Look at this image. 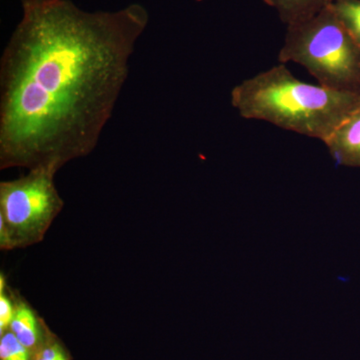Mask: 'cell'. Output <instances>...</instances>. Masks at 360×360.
<instances>
[{"instance_id": "10", "label": "cell", "mask_w": 360, "mask_h": 360, "mask_svg": "<svg viewBox=\"0 0 360 360\" xmlns=\"http://www.w3.org/2000/svg\"><path fill=\"white\" fill-rule=\"evenodd\" d=\"M14 310V298L13 290L7 286L6 276L0 274V335L9 330L13 322Z\"/></svg>"}, {"instance_id": "5", "label": "cell", "mask_w": 360, "mask_h": 360, "mask_svg": "<svg viewBox=\"0 0 360 360\" xmlns=\"http://www.w3.org/2000/svg\"><path fill=\"white\" fill-rule=\"evenodd\" d=\"M324 144L338 165L360 167V108L354 111Z\"/></svg>"}, {"instance_id": "7", "label": "cell", "mask_w": 360, "mask_h": 360, "mask_svg": "<svg viewBox=\"0 0 360 360\" xmlns=\"http://www.w3.org/2000/svg\"><path fill=\"white\" fill-rule=\"evenodd\" d=\"M274 7L279 18L288 26L296 25L314 18L336 0H264Z\"/></svg>"}, {"instance_id": "11", "label": "cell", "mask_w": 360, "mask_h": 360, "mask_svg": "<svg viewBox=\"0 0 360 360\" xmlns=\"http://www.w3.org/2000/svg\"><path fill=\"white\" fill-rule=\"evenodd\" d=\"M33 360H71L65 345L51 330L41 347L33 354Z\"/></svg>"}, {"instance_id": "2", "label": "cell", "mask_w": 360, "mask_h": 360, "mask_svg": "<svg viewBox=\"0 0 360 360\" xmlns=\"http://www.w3.org/2000/svg\"><path fill=\"white\" fill-rule=\"evenodd\" d=\"M231 101L245 120H264L323 143L360 108V94L303 82L283 63L236 85Z\"/></svg>"}, {"instance_id": "9", "label": "cell", "mask_w": 360, "mask_h": 360, "mask_svg": "<svg viewBox=\"0 0 360 360\" xmlns=\"http://www.w3.org/2000/svg\"><path fill=\"white\" fill-rule=\"evenodd\" d=\"M0 338V360H33V354L18 340L13 331L7 330Z\"/></svg>"}, {"instance_id": "4", "label": "cell", "mask_w": 360, "mask_h": 360, "mask_svg": "<svg viewBox=\"0 0 360 360\" xmlns=\"http://www.w3.org/2000/svg\"><path fill=\"white\" fill-rule=\"evenodd\" d=\"M49 167L30 169L25 176L0 182V248L13 250L44 240L63 210L54 176Z\"/></svg>"}, {"instance_id": "3", "label": "cell", "mask_w": 360, "mask_h": 360, "mask_svg": "<svg viewBox=\"0 0 360 360\" xmlns=\"http://www.w3.org/2000/svg\"><path fill=\"white\" fill-rule=\"evenodd\" d=\"M278 61L303 66L322 86L360 94V44L333 6L288 26Z\"/></svg>"}, {"instance_id": "1", "label": "cell", "mask_w": 360, "mask_h": 360, "mask_svg": "<svg viewBox=\"0 0 360 360\" xmlns=\"http://www.w3.org/2000/svg\"><path fill=\"white\" fill-rule=\"evenodd\" d=\"M22 7L0 60V168L58 172L96 148L148 13H86L70 0Z\"/></svg>"}, {"instance_id": "6", "label": "cell", "mask_w": 360, "mask_h": 360, "mask_svg": "<svg viewBox=\"0 0 360 360\" xmlns=\"http://www.w3.org/2000/svg\"><path fill=\"white\" fill-rule=\"evenodd\" d=\"M13 293L15 310L9 330L13 331L18 340L34 354L44 342L49 329L45 326L44 319H40L39 314L20 293L16 291Z\"/></svg>"}, {"instance_id": "8", "label": "cell", "mask_w": 360, "mask_h": 360, "mask_svg": "<svg viewBox=\"0 0 360 360\" xmlns=\"http://www.w3.org/2000/svg\"><path fill=\"white\" fill-rule=\"evenodd\" d=\"M333 8L342 25L360 44V0H336Z\"/></svg>"}]
</instances>
